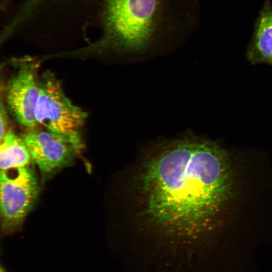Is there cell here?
<instances>
[{
  "label": "cell",
  "instance_id": "277c9868",
  "mask_svg": "<svg viewBox=\"0 0 272 272\" xmlns=\"http://www.w3.org/2000/svg\"><path fill=\"white\" fill-rule=\"evenodd\" d=\"M1 213L4 231H11L20 225L32 209L40 187L30 165L1 170Z\"/></svg>",
  "mask_w": 272,
  "mask_h": 272
},
{
  "label": "cell",
  "instance_id": "9c48e42d",
  "mask_svg": "<svg viewBox=\"0 0 272 272\" xmlns=\"http://www.w3.org/2000/svg\"><path fill=\"white\" fill-rule=\"evenodd\" d=\"M7 108H6L5 106L1 103V113H0V120H1V135L0 139L2 138L6 133L8 131L7 130L8 122V116Z\"/></svg>",
  "mask_w": 272,
  "mask_h": 272
},
{
  "label": "cell",
  "instance_id": "7a4b0ae2",
  "mask_svg": "<svg viewBox=\"0 0 272 272\" xmlns=\"http://www.w3.org/2000/svg\"><path fill=\"white\" fill-rule=\"evenodd\" d=\"M103 36L93 52L145 55L178 44L198 28V0H103Z\"/></svg>",
  "mask_w": 272,
  "mask_h": 272
},
{
  "label": "cell",
  "instance_id": "8992f818",
  "mask_svg": "<svg viewBox=\"0 0 272 272\" xmlns=\"http://www.w3.org/2000/svg\"><path fill=\"white\" fill-rule=\"evenodd\" d=\"M21 137L43 181L70 165L83 146L82 139L69 138L46 130L27 131Z\"/></svg>",
  "mask_w": 272,
  "mask_h": 272
},
{
  "label": "cell",
  "instance_id": "52a82bcc",
  "mask_svg": "<svg viewBox=\"0 0 272 272\" xmlns=\"http://www.w3.org/2000/svg\"><path fill=\"white\" fill-rule=\"evenodd\" d=\"M247 56L253 63L272 64V5L265 0L255 20Z\"/></svg>",
  "mask_w": 272,
  "mask_h": 272
},
{
  "label": "cell",
  "instance_id": "6da1fadb",
  "mask_svg": "<svg viewBox=\"0 0 272 272\" xmlns=\"http://www.w3.org/2000/svg\"><path fill=\"white\" fill-rule=\"evenodd\" d=\"M139 172L143 232L131 240L140 263L153 272H197L199 248L229 193L226 154L189 133L151 148Z\"/></svg>",
  "mask_w": 272,
  "mask_h": 272
},
{
  "label": "cell",
  "instance_id": "5b68a950",
  "mask_svg": "<svg viewBox=\"0 0 272 272\" xmlns=\"http://www.w3.org/2000/svg\"><path fill=\"white\" fill-rule=\"evenodd\" d=\"M14 71L5 88L7 108L27 131L36 129L34 109L39 94L38 63L29 57L14 60Z\"/></svg>",
  "mask_w": 272,
  "mask_h": 272
},
{
  "label": "cell",
  "instance_id": "30bf717a",
  "mask_svg": "<svg viewBox=\"0 0 272 272\" xmlns=\"http://www.w3.org/2000/svg\"><path fill=\"white\" fill-rule=\"evenodd\" d=\"M0 272H8L2 265L1 266Z\"/></svg>",
  "mask_w": 272,
  "mask_h": 272
},
{
  "label": "cell",
  "instance_id": "ba28073f",
  "mask_svg": "<svg viewBox=\"0 0 272 272\" xmlns=\"http://www.w3.org/2000/svg\"><path fill=\"white\" fill-rule=\"evenodd\" d=\"M32 161L29 150L22 137L11 130L1 139V170L28 166Z\"/></svg>",
  "mask_w": 272,
  "mask_h": 272
},
{
  "label": "cell",
  "instance_id": "3957f363",
  "mask_svg": "<svg viewBox=\"0 0 272 272\" xmlns=\"http://www.w3.org/2000/svg\"><path fill=\"white\" fill-rule=\"evenodd\" d=\"M39 94L34 109L37 125L65 137L82 139L87 113L74 105L64 93L60 81L50 71L39 77Z\"/></svg>",
  "mask_w": 272,
  "mask_h": 272
}]
</instances>
